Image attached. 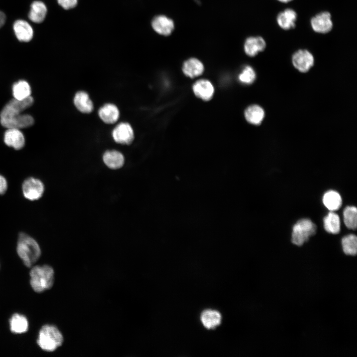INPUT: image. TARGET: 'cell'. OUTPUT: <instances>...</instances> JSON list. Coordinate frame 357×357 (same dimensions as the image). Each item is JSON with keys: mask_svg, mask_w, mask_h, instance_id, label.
<instances>
[{"mask_svg": "<svg viewBox=\"0 0 357 357\" xmlns=\"http://www.w3.org/2000/svg\"><path fill=\"white\" fill-rule=\"evenodd\" d=\"M74 104L76 108L83 113L88 114L92 112L93 105L87 93L79 91L74 98Z\"/></svg>", "mask_w": 357, "mask_h": 357, "instance_id": "44dd1931", "label": "cell"}, {"mask_svg": "<svg viewBox=\"0 0 357 357\" xmlns=\"http://www.w3.org/2000/svg\"><path fill=\"white\" fill-rule=\"evenodd\" d=\"M31 89L29 83L23 80H19L12 86V94L14 99L23 100L31 96Z\"/></svg>", "mask_w": 357, "mask_h": 357, "instance_id": "484cf974", "label": "cell"}, {"mask_svg": "<svg viewBox=\"0 0 357 357\" xmlns=\"http://www.w3.org/2000/svg\"><path fill=\"white\" fill-rule=\"evenodd\" d=\"M323 203L328 209L332 211L338 210L341 207L342 200L338 192L329 190L324 194Z\"/></svg>", "mask_w": 357, "mask_h": 357, "instance_id": "cb8c5ba5", "label": "cell"}, {"mask_svg": "<svg viewBox=\"0 0 357 357\" xmlns=\"http://www.w3.org/2000/svg\"><path fill=\"white\" fill-rule=\"evenodd\" d=\"M1 125L7 128L17 129L27 128L34 122L33 118L30 115L20 114L10 118L0 119Z\"/></svg>", "mask_w": 357, "mask_h": 357, "instance_id": "9c48e42d", "label": "cell"}, {"mask_svg": "<svg viewBox=\"0 0 357 357\" xmlns=\"http://www.w3.org/2000/svg\"><path fill=\"white\" fill-rule=\"evenodd\" d=\"M344 222L346 227L356 230L357 224V209L355 206H347L343 212Z\"/></svg>", "mask_w": 357, "mask_h": 357, "instance_id": "f1b7e54d", "label": "cell"}, {"mask_svg": "<svg viewBox=\"0 0 357 357\" xmlns=\"http://www.w3.org/2000/svg\"><path fill=\"white\" fill-rule=\"evenodd\" d=\"M264 115L263 109L256 105L249 106L244 112V116L246 120L255 125H258L261 123Z\"/></svg>", "mask_w": 357, "mask_h": 357, "instance_id": "603a6c76", "label": "cell"}, {"mask_svg": "<svg viewBox=\"0 0 357 357\" xmlns=\"http://www.w3.org/2000/svg\"><path fill=\"white\" fill-rule=\"evenodd\" d=\"M13 27L15 36L19 41L27 42L32 39L33 30L27 21L17 20L14 22Z\"/></svg>", "mask_w": 357, "mask_h": 357, "instance_id": "9a60e30c", "label": "cell"}, {"mask_svg": "<svg viewBox=\"0 0 357 357\" xmlns=\"http://www.w3.org/2000/svg\"><path fill=\"white\" fill-rule=\"evenodd\" d=\"M47 12V7L43 2L35 1L31 5L28 17L33 22L39 23L44 20Z\"/></svg>", "mask_w": 357, "mask_h": 357, "instance_id": "7402d4cb", "label": "cell"}, {"mask_svg": "<svg viewBox=\"0 0 357 357\" xmlns=\"http://www.w3.org/2000/svg\"><path fill=\"white\" fill-rule=\"evenodd\" d=\"M22 189L24 197L33 201L41 197L44 191V186L40 180L31 177L24 181Z\"/></svg>", "mask_w": 357, "mask_h": 357, "instance_id": "8992f818", "label": "cell"}, {"mask_svg": "<svg viewBox=\"0 0 357 357\" xmlns=\"http://www.w3.org/2000/svg\"><path fill=\"white\" fill-rule=\"evenodd\" d=\"M310 26L312 30L320 34H326L331 31L333 24L331 15L328 11L320 12L310 19Z\"/></svg>", "mask_w": 357, "mask_h": 357, "instance_id": "52a82bcc", "label": "cell"}, {"mask_svg": "<svg viewBox=\"0 0 357 357\" xmlns=\"http://www.w3.org/2000/svg\"><path fill=\"white\" fill-rule=\"evenodd\" d=\"M292 60L296 68L300 72H305L313 65L314 59L309 51L300 49L293 54Z\"/></svg>", "mask_w": 357, "mask_h": 357, "instance_id": "ba28073f", "label": "cell"}, {"mask_svg": "<svg viewBox=\"0 0 357 357\" xmlns=\"http://www.w3.org/2000/svg\"><path fill=\"white\" fill-rule=\"evenodd\" d=\"M151 25L155 31L164 36L170 35L174 29L173 20L165 15H158L154 17Z\"/></svg>", "mask_w": 357, "mask_h": 357, "instance_id": "7c38bea8", "label": "cell"}, {"mask_svg": "<svg viewBox=\"0 0 357 357\" xmlns=\"http://www.w3.org/2000/svg\"><path fill=\"white\" fill-rule=\"evenodd\" d=\"M63 342V337L56 326L47 325L40 330L37 344L44 351L53 352L61 346Z\"/></svg>", "mask_w": 357, "mask_h": 357, "instance_id": "3957f363", "label": "cell"}, {"mask_svg": "<svg viewBox=\"0 0 357 357\" xmlns=\"http://www.w3.org/2000/svg\"><path fill=\"white\" fill-rule=\"evenodd\" d=\"M33 103L34 99L31 96L23 100L13 98L10 100L1 110L0 113V119H8L18 115L31 107Z\"/></svg>", "mask_w": 357, "mask_h": 357, "instance_id": "5b68a950", "label": "cell"}, {"mask_svg": "<svg viewBox=\"0 0 357 357\" xmlns=\"http://www.w3.org/2000/svg\"><path fill=\"white\" fill-rule=\"evenodd\" d=\"M103 161L106 165L112 169L121 168L124 162L123 155L116 150L106 151L103 155Z\"/></svg>", "mask_w": 357, "mask_h": 357, "instance_id": "ffe728a7", "label": "cell"}, {"mask_svg": "<svg viewBox=\"0 0 357 357\" xmlns=\"http://www.w3.org/2000/svg\"><path fill=\"white\" fill-rule=\"evenodd\" d=\"M315 225L308 219L299 220L294 226L292 234V242L298 246L302 245L310 237L315 234Z\"/></svg>", "mask_w": 357, "mask_h": 357, "instance_id": "277c9868", "label": "cell"}, {"mask_svg": "<svg viewBox=\"0 0 357 357\" xmlns=\"http://www.w3.org/2000/svg\"><path fill=\"white\" fill-rule=\"evenodd\" d=\"M4 142L7 146L20 150L25 145V137L19 129L7 128L4 132Z\"/></svg>", "mask_w": 357, "mask_h": 357, "instance_id": "8fae6325", "label": "cell"}, {"mask_svg": "<svg viewBox=\"0 0 357 357\" xmlns=\"http://www.w3.org/2000/svg\"><path fill=\"white\" fill-rule=\"evenodd\" d=\"M58 2L64 9H69L77 5V0H58Z\"/></svg>", "mask_w": 357, "mask_h": 357, "instance_id": "4dcf8cb0", "label": "cell"}, {"mask_svg": "<svg viewBox=\"0 0 357 357\" xmlns=\"http://www.w3.org/2000/svg\"><path fill=\"white\" fill-rule=\"evenodd\" d=\"M204 70L202 63L198 59L191 58L186 60L182 66L184 74L189 77L194 78L201 75Z\"/></svg>", "mask_w": 357, "mask_h": 357, "instance_id": "ac0fdd59", "label": "cell"}, {"mask_svg": "<svg viewBox=\"0 0 357 357\" xmlns=\"http://www.w3.org/2000/svg\"><path fill=\"white\" fill-rule=\"evenodd\" d=\"M342 245L344 252L348 255L355 256L357 252V238L350 234L343 238Z\"/></svg>", "mask_w": 357, "mask_h": 357, "instance_id": "83f0119b", "label": "cell"}, {"mask_svg": "<svg viewBox=\"0 0 357 357\" xmlns=\"http://www.w3.org/2000/svg\"><path fill=\"white\" fill-rule=\"evenodd\" d=\"M200 320L206 328L214 329L221 324L222 315L217 310L208 309L201 313Z\"/></svg>", "mask_w": 357, "mask_h": 357, "instance_id": "e0dca14e", "label": "cell"}, {"mask_svg": "<svg viewBox=\"0 0 357 357\" xmlns=\"http://www.w3.org/2000/svg\"><path fill=\"white\" fill-rule=\"evenodd\" d=\"M54 269L50 266H35L30 271V285L37 293L51 289L55 280Z\"/></svg>", "mask_w": 357, "mask_h": 357, "instance_id": "7a4b0ae2", "label": "cell"}, {"mask_svg": "<svg viewBox=\"0 0 357 357\" xmlns=\"http://www.w3.org/2000/svg\"><path fill=\"white\" fill-rule=\"evenodd\" d=\"M114 140L121 144L128 145L134 139V133L130 125L126 122H121L118 124L113 131Z\"/></svg>", "mask_w": 357, "mask_h": 357, "instance_id": "30bf717a", "label": "cell"}, {"mask_svg": "<svg viewBox=\"0 0 357 357\" xmlns=\"http://www.w3.org/2000/svg\"><path fill=\"white\" fill-rule=\"evenodd\" d=\"M7 188V183L6 179L0 175V194H4Z\"/></svg>", "mask_w": 357, "mask_h": 357, "instance_id": "1f68e13d", "label": "cell"}, {"mask_svg": "<svg viewBox=\"0 0 357 357\" xmlns=\"http://www.w3.org/2000/svg\"><path fill=\"white\" fill-rule=\"evenodd\" d=\"M16 250L18 256L28 267H31L41 255V249L37 242L24 233H20L18 236Z\"/></svg>", "mask_w": 357, "mask_h": 357, "instance_id": "6da1fadb", "label": "cell"}, {"mask_svg": "<svg viewBox=\"0 0 357 357\" xmlns=\"http://www.w3.org/2000/svg\"><path fill=\"white\" fill-rule=\"evenodd\" d=\"M9 323L10 330L13 333H24L28 328V322L26 318L18 314H15L12 316Z\"/></svg>", "mask_w": 357, "mask_h": 357, "instance_id": "d4e9b609", "label": "cell"}, {"mask_svg": "<svg viewBox=\"0 0 357 357\" xmlns=\"http://www.w3.org/2000/svg\"><path fill=\"white\" fill-rule=\"evenodd\" d=\"M6 20V16L5 14L0 11V28L4 24Z\"/></svg>", "mask_w": 357, "mask_h": 357, "instance_id": "d6a6232c", "label": "cell"}, {"mask_svg": "<svg viewBox=\"0 0 357 357\" xmlns=\"http://www.w3.org/2000/svg\"><path fill=\"white\" fill-rule=\"evenodd\" d=\"M324 227L328 233L337 234L340 231V218L337 214L330 212L323 219Z\"/></svg>", "mask_w": 357, "mask_h": 357, "instance_id": "4316f807", "label": "cell"}, {"mask_svg": "<svg viewBox=\"0 0 357 357\" xmlns=\"http://www.w3.org/2000/svg\"><path fill=\"white\" fill-rule=\"evenodd\" d=\"M298 15L292 8H287L278 13L276 21L278 26L285 30H288L295 27Z\"/></svg>", "mask_w": 357, "mask_h": 357, "instance_id": "4fadbf2b", "label": "cell"}, {"mask_svg": "<svg viewBox=\"0 0 357 357\" xmlns=\"http://www.w3.org/2000/svg\"><path fill=\"white\" fill-rule=\"evenodd\" d=\"M256 74L254 69L250 66L244 67L238 76L239 80L242 83L251 84L255 79Z\"/></svg>", "mask_w": 357, "mask_h": 357, "instance_id": "f546056e", "label": "cell"}, {"mask_svg": "<svg viewBox=\"0 0 357 357\" xmlns=\"http://www.w3.org/2000/svg\"><path fill=\"white\" fill-rule=\"evenodd\" d=\"M192 88L196 96L205 101L211 99L214 92L212 83L206 79L197 81L193 84Z\"/></svg>", "mask_w": 357, "mask_h": 357, "instance_id": "2e32d148", "label": "cell"}, {"mask_svg": "<svg viewBox=\"0 0 357 357\" xmlns=\"http://www.w3.org/2000/svg\"><path fill=\"white\" fill-rule=\"evenodd\" d=\"M266 47L265 40L261 36L247 38L244 43V50L249 57H254L263 51Z\"/></svg>", "mask_w": 357, "mask_h": 357, "instance_id": "5bb4252c", "label": "cell"}, {"mask_svg": "<svg viewBox=\"0 0 357 357\" xmlns=\"http://www.w3.org/2000/svg\"><path fill=\"white\" fill-rule=\"evenodd\" d=\"M278 1L282 3H288L291 1L293 0H277Z\"/></svg>", "mask_w": 357, "mask_h": 357, "instance_id": "836d02e7", "label": "cell"}, {"mask_svg": "<svg viewBox=\"0 0 357 357\" xmlns=\"http://www.w3.org/2000/svg\"><path fill=\"white\" fill-rule=\"evenodd\" d=\"M119 111L114 104L105 105L99 110V116L106 123L112 124L116 122L119 118Z\"/></svg>", "mask_w": 357, "mask_h": 357, "instance_id": "d6986e66", "label": "cell"}]
</instances>
